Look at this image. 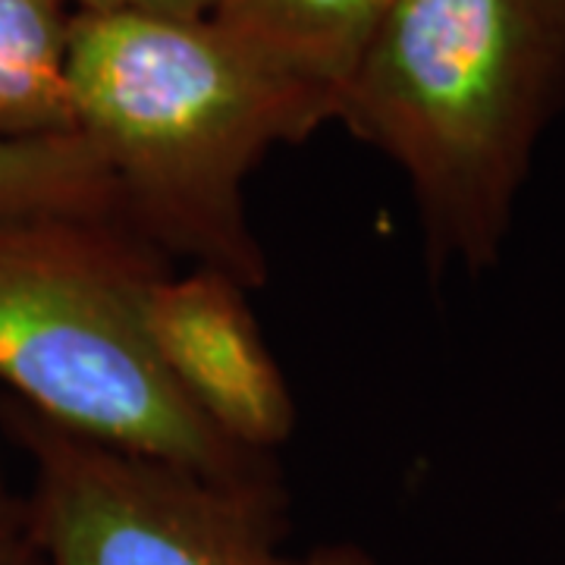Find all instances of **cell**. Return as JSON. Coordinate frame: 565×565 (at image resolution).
Returning <instances> with one entry per match:
<instances>
[{"mask_svg":"<svg viewBox=\"0 0 565 565\" xmlns=\"http://www.w3.org/2000/svg\"><path fill=\"white\" fill-rule=\"evenodd\" d=\"M7 490V484H3V468H0V493Z\"/></svg>","mask_w":565,"mask_h":565,"instance_id":"obj_11","label":"cell"},{"mask_svg":"<svg viewBox=\"0 0 565 565\" xmlns=\"http://www.w3.org/2000/svg\"><path fill=\"white\" fill-rule=\"evenodd\" d=\"M0 565H44L32 537L25 500L10 490L0 493Z\"/></svg>","mask_w":565,"mask_h":565,"instance_id":"obj_9","label":"cell"},{"mask_svg":"<svg viewBox=\"0 0 565 565\" xmlns=\"http://www.w3.org/2000/svg\"><path fill=\"white\" fill-rule=\"evenodd\" d=\"M565 104V0H393L337 120L408 182L434 277L503 258Z\"/></svg>","mask_w":565,"mask_h":565,"instance_id":"obj_2","label":"cell"},{"mask_svg":"<svg viewBox=\"0 0 565 565\" xmlns=\"http://www.w3.org/2000/svg\"><path fill=\"white\" fill-rule=\"evenodd\" d=\"M73 13H151V17H211L217 0H63Z\"/></svg>","mask_w":565,"mask_h":565,"instance_id":"obj_10","label":"cell"},{"mask_svg":"<svg viewBox=\"0 0 565 565\" xmlns=\"http://www.w3.org/2000/svg\"><path fill=\"white\" fill-rule=\"evenodd\" d=\"M29 465L25 512L44 565H377L355 541L286 553V490L211 481L102 444L0 396Z\"/></svg>","mask_w":565,"mask_h":565,"instance_id":"obj_4","label":"cell"},{"mask_svg":"<svg viewBox=\"0 0 565 565\" xmlns=\"http://www.w3.org/2000/svg\"><path fill=\"white\" fill-rule=\"evenodd\" d=\"M173 262L122 217H0V384L41 418L211 481L286 490L170 384L145 299Z\"/></svg>","mask_w":565,"mask_h":565,"instance_id":"obj_3","label":"cell"},{"mask_svg":"<svg viewBox=\"0 0 565 565\" xmlns=\"http://www.w3.org/2000/svg\"><path fill=\"white\" fill-rule=\"evenodd\" d=\"M70 102L120 192L122 221L170 262L252 289L270 264L245 182L337 120V98L270 70L211 17L73 13Z\"/></svg>","mask_w":565,"mask_h":565,"instance_id":"obj_1","label":"cell"},{"mask_svg":"<svg viewBox=\"0 0 565 565\" xmlns=\"http://www.w3.org/2000/svg\"><path fill=\"white\" fill-rule=\"evenodd\" d=\"M393 0H217L211 20L270 70L337 98Z\"/></svg>","mask_w":565,"mask_h":565,"instance_id":"obj_6","label":"cell"},{"mask_svg":"<svg viewBox=\"0 0 565 565\" xmlns=\"http://www.w3.org/2000/svg\"><path fill=\"white\" fill-rule=\"evenodd\" d=\"M63 0H0V141L76 132Z\"/></svg>","mask_w":565,"mask_h":565,"instance_id":"obj_7","label":"cell"},{"mask_svg":"<svg viewBox=\"0 0 565 565\" xmlns=\"http://www.w3.org/2000/svg\"><path fill=\"white\" fill-rule=\"evenodd\" d=\"M163 374L233 446L270 456L296 434V399L264 340L248 289L207 267L163 274L145 299Z\"/></svg>","mask_w":565,"mask_h":565,"instance_id":"obj_5","label":"cell"},{"mask_svg":"<svg viewBox=\"0 0 565 565\" xmlns=\"http://www.w3.org/2000/svg\"><path fill=\"white\" fill-rule=\"evenodd\" d=\"M41 214L122 217L117 182L79 132L0 141V217Z\"/></svg>","mask_w":565,"mask_h":565,"instance_id":"obj_8","label":"cell"}]
</instances>
